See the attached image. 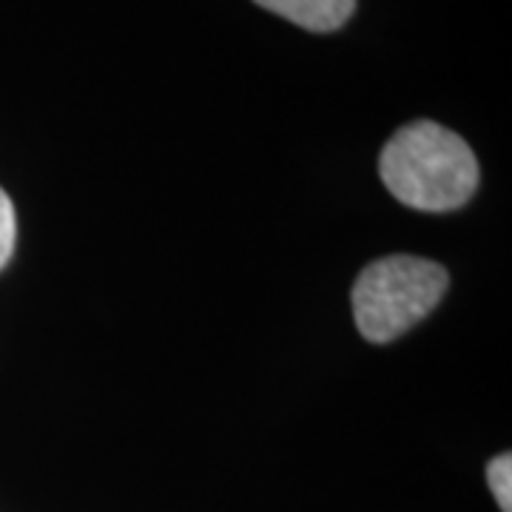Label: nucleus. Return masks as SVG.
<instances>
[{"label":"nucleus","mask_w":512,"mask_h":512,"mask_svg":"<svg viewBox=\"0 0 512 512\" xmlns=\"http://www.w3.org/2000/svg\"><path fill=\"white\" fill-rule=\"evenodd\" d=\"M450 285L444 265L410 254L370 262L353 285L356 328L373 345H387L416 328Z\"/></svg>","instance_id":"f03ea898"},{"label":"nucleus","mask_w":512,"mask_h":512,"mask_svg":"<svg viewBox=\"0 0 512 512\" xmlns=\"http://www.w3.org/2000/svg\"><path fill=\"white\" fill-rule=\"evenodd\" d=\"M487 484L493 490L501 512H512V456L501 453L487 464Z\"/></svg>","instance_id":"20e7f679"},{"label":"nucleus","mask_w":512,"mask_h":512,"mask_svg":"<svg viewBox=\"0 0 512 512\" xmlns=\"http://www.w3.org/2000/svg\"><path fill=\"white\" fill-rule=\"evenodd\" d=\"M15 239H18V217L9 194L0 188V271L15 254Z\"/></svg>","instance_id":"39448f33"},{"label":"nucleus","mask_w":512,"mask_h":512,"mask_svg":"<svg viewBox=\"0 0 512 512\" xmlns=\"http://www.w3.org/2000/svg\"><path fill=\"white\" fill-rule=\"evenodd\" d=\"M379 174L396 200L427 211H456L476 194L478 160L456 131L433 120L402 126L382 148Z\"/></svg>","instance_id":"f257e3e1"},{"label":"nucleus","mask_w":512,"mask_h":512,"mask_svg":"<svg viewBox=\"0 0 512 512\" xmlns=\"http://www.w3.org/2000/svg\"><path fill=\"white\" fill-rule=\"evenodd\" d=\"M254 3L319 35L342 29L356 9V0H254Z\"/></svg>","instance_id":"7ed1b4c3"}]
</instances>
